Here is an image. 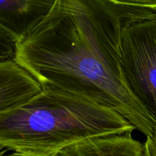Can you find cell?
I'll return each instance as SVG.
<instances>
[{
    "label": "cell",
    "mask_w": 156,
    "mask_h": 156,
    "mask_svg": "<svg viewBox=\"0 0 156 156\" xmlns=\"http://www.w3.org/2000/svg\"><path fill=\"white\" fill-rule=\"evenodd\" d=\"M143 7L108 0H56L16 44L15 60L43 87L112 108L146 136L156 123L129 88L123 63L125 28Z\"/></svg>",
    "instance_id": "cell-1"
},
{
    "label": "cell",
    "mask_w": 156,
    "mask_h": 156,
    "mask_svg": "<svg viewBox=\"0 0 156 156\" xmlns=\"http://www.w3.org/2000/svg\"><path fill=\"white\" fill-rule=\"evenodd\" d=\"M135 129L131 122L109 107L43 87L28 103L0 114V147L2 150L51 156L88 139Z\"/></svg>",
    "instance_id": "cell-2"
},
{
    "label": "cell",
    "mask_w": 156,
    "mask_h": 156,
    "mask_svg": "<svg viewBox=\"0 0 156 156\" xmlns=\"http://www.w3.org/2000/svg\"><path fill=\"white\" fill-rule=\"evenodd\" d=\"M151 11L125 28L122 41L126 80L156 123V17Z\"/></svg>",
    "instance_id": "cell-3"
},
{
    "label": "cell",
    "mask_w": 156,
    "mask_h": 156,
    "mask_svg": "<svg viewBox=\"0 0 156 156\" xmlns=\"http://www.w3.org/2000/svg\"><path fill=\"white\" fill-rule=\"evenodd\" d=\"M56 0H1L0 36L15 44L41 22Z\"/></svg>",
    "instance_id": "cell-4"
},
{
    "label": "cell",
    "mask_w": 156,
    "mask_h": 156,
    "mask_svg": "<svg viewBox=\"0 0 156 156\" xmlns=\"http://www.w3.org/2000/svg\"><path fill=\"white\" fill-rule=\"evenodd\" d=\"M42 91L37 79L15 59L0 62V114L21 108Z\"/></svg>",
    "instance_id": "cell-5"
},
{
    "label": "cell",
    "mask_w": 156,
    "mask_h": 156,
    "mask_svg": "<svg viewBox=\"0 0 156 156\" xmlns=\"http://www.w3.org/2000/svg\"><path fill=\"white\" fill-rule=\"evenodd\" d=\"M58 156H145V146L132 133L97 136L66 148Z\"/></svg>",
    "instance_id": "cell-6"
},
{
    "label": "cell",
    "mask_w": 156,
    "mask_h": 156,
    "mask_svg": "<svg viewBox=\"0 0 156 156\" xmlns=\"http://www.w3.org/2000/svg\"><path fill=\"white\" fill-rule=\"evenodd\" d=\"M118 4L129 5L143 6L156 9V0H108Z\"/></svg>",
    "instance_id": "cell-7"
},
{
    "label": "cell",
    "mask_w": 156,
    "mask_h": 156,
    "mask_svg": "<svg viewBox=\"0 0 156 156\" xmlns=\"http://www.w3.org/2000/svg\"><path fill=\"white\" fill-rule=\"evenodd\" d=\"M145 146V156H156V135L147 136Z\"/></svg>",
    "instance_id": "cell-8"
},
{
    "label": "cell",
    "mask_w": 156,
    "mask_h": 156,
    "mask_svg": "<svg viewBox=\"0 0 156 156\" xmlns=\"http://www.w3.org/2000/svg\"><path fill=\"white\" fill-rule=\"evenodd\" d=\"M1 156H44V155H31V154L22 153V152H13L12 153L9 154V155H4V153H3V152H2ZM51 156H58V155H51Z\"/></svg>",
    "instance_id": "cell-9"
}]
</instances>
